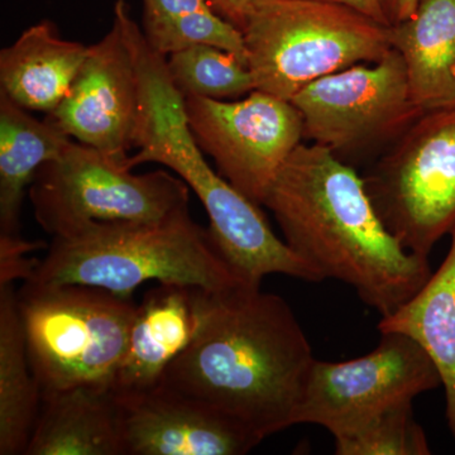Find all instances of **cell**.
<instances>
[{"label": "cell", "mask_w": 455, "mask_h": 455, "mask_svg": "<svg viewBox=\"0 0 455 455\" xmlns=\"http://www.w3.org/2000/svg\"><path fill=\"white\" fill-rule=\"evenodd\" d=\"M89 46L42 20L0 51V94L29 112L52 113L70 92Z\"/></svg>", "instance_id": "9a60e30c"}, {"label": "cell", "mask_w": 455, "mask_h": 455, "mask_svg": "<svg viewBox=\"0 0 455 455\" xmlns=\"http://www.w3.org/2000/svg\"><path fill=\"white\" fill-rule=\"evenodd\" d=\"M440 385L438 370L420 344L405 334L386 331L363 357L316 359L298 424L322 425L335 436Z\"/></svg>", "instance_id": "8fae6325"}, {"label": "cell", "mask_w": 455, "mask_h": 455, "mask_svg": "<svg viewBox=\"0 0 455 455\" xmlns=\"http://www.w3.org/2000/svg\"><path fill=\"white\" fill-rule=\"evenodd\" d=\"M142 32L164 57L194 44H212L247 64L243 35L212 7L209 0H142ZM248 65V64H247Z\"/></svg>", "instance_id": "44dd1931"}, {"label": "cell", "mask_w": 455, "mask_h": 455, "mask_svg": "<svg viewBox=\"0 0 455 455\" xmlns=\"http://www.w3.org/2000/svg\"><path fill=\"white\" fill-rule=\"evenodd\" d=\"M326 2L339 3V4L348 5L350 8L357 9L366 16L373 18L377 22L390 27L385 9H383L379 0H326Z\"/></svg>", "instance_id": "484cf974"}, {"label": "cell", "mask_w": 455, "mask_h": 455, "mask_svg": "<svg viewBox=\"0 0 455 455\" xmlns=\"http://www.w3.org/2000/svg\"><path fill=\"white\" fill-rule=\"evenodd\" d=\"M242 35L256 90L289 101L315 80L392 49L390 27L326 0H253Z\"/></svg>", "instance_id": "5b68a950"}, {"label": "cell", "mask_w": 455, "mask_h": 455, "mask_svg": "<svg viewBox=\"0 0 455 455\" xmlns=\"http://www.w3.org/2000/svg\"><path fill=\"white\" fill-rule=\"evenodd\" d=\"M130 13L125 0L114 3L112 28L89 46L70 92L46 116L66 136L125 164L140 110L139 74L127 27Z\"/></svg>", "instance_id": "7c38bea8"}, {"label": "cell", "mask_w": 455, "mask_h": 455, "mask_svg": "<svg viewBox=\"0 0 455 455\" xmlns=\"http://www.w3.org/2000/svg\"><path fill=\"white\" fill-rule=\"evenodd\" d=\"M188 127L218 172L253 203L269 188L304 139V122L291 101L254 90L241 100L184 98Z\"/></svg>", "instance_id": "30bf717a"}, {"label": "cell", "mask_w": 455, "mask_h": 455, "mask_svg": "<svg viewBox=\"0 0 455 455\" xmlns=\"http://www.w3.org/2000/svg\"><path fill=\"white\" fill-rule=\"evenodd\" d=\"M140 83V110L130 169L160 164L184 180L202 202L209 232L227 262L245 283L260 287L263 277L286 275L324 280L269 226L260 205L245 197L206 161L188 127L184 97L173 85L166 57L149 46L140 26L130 32Z\"/></svg>", "instance_id": "3957f363"}, {"label": "cell", "mask_w": 455, "mask_h": 455, "mask_svg": "<svg viewBox=\"0 0 455 455\" xmlns=\"http://www.w3.org/2000/svg\"><path fill=\"white\" fill-rule=\"evenodd\" d=\"M173 85L182 97L226 100L247 97L256 90L253 75L235 53L212 46L194 44L166 57Z\"/></svg>", "instance_id": "7402d4cb"}, {"label": "cell", "mask_w": 455, "mask_h": 455, "mask_svg": "<svg viewBox=\"0 0 455 455\" xmlns=\"http://www.w3.org/2000/svg\"><path fill=\"white\" fill-rule=\"evenodd\" d=\"M25 455H124L112 388L77 386L42 395Z\"/></svg>", "instance_id": "e0dca14e"}, {"label": "cell", "mask_w": 455, "mask_h": 455, "mask_svg": "<svg viewBox=\"0 0 455 455\" xmlns=\"http://www.w3.org/2000/svg\"><path fill=\"white\" fill-rule=\"evenodd\" d=\"M263 205L286 244L322 275L352 286L381 317L429 280V262L403 250L368 196L363 178L324 147L298 146Z\"/></svg>", "instance_id": "7a4b0ae2"}, {"label": "cell", "mask_w": 455, "mask_h": 455, "mask_svg": "<svg viewBox=\"0 0 455 455\" xmlns=\"http://www.w3.org/2000/svg\"><path fill=\"white\" fill-rule=\"evenodd\" d=\"M451 235V250L438 271L394 314L381 317L379 331L405 334L427 353L444 386L455 439V228Z\"/></svg>", "instance_id": "ac0fdd59"}, {"label": "cell", "mask_w": 455, "mask_h": 455, "mask_svg": "<svg viewBox=\"0 0 455 455\" xmlns=\"http://www.w3.org/2000/svg\"><path fill=\"white\" fill-rule=\"evenodd\" d=\"M379 2H381V4H382V0H379Z\"/></svg>", "instance_id": "4316f807"}, {"label": "cell", "mask_w": 455, "mask_h": 455, "mask_svg": "<svg viewBox=\"0 0 455 455\" xmlns=\"http://www.w3.org/2000/svg\"><path fill=\"white\" fill-rule=\"evenodd\" d=\"M209 3L224 20L235 26L239 31H243L253 0H209Z\"/></svg>", "instance_id": "d4e9b609"}, {"label": "cell", "mask_w": 455, "mask_h": 455, "mask_svg": "<svg viewBox=\"0 0 455 455\" xmlns=\"http://www.w3.org/2000/svg\"><path fill=\"white\" fill-rule=\"evenodd\" d=\"M412 401L397 403L335 435V454L429 455L427 435L414 418Z\"/></svg>", "instance_id": "603a6c76"}, {"label": "cell", "mask_w": 455, "mask_h": 455, "mask_svg": "<svg viewBox=\"0 0 455 455\" xmlns=\"http://www.w3.org/2000/svg\"><path fill=\"white\" fill-rule=\"evenodd\" d=\"M147 281L223 293L245 283L190 211L146 224H106L55 236L31 278L32 286L85 284L123 296Z\"/></svg>", "instance_id": "277c9868"}, {"label": "cell", "mask_w": 455, "mask_h": 455, "mask_svg": "<svg viewBox=\"0 0 455 455\" xmlns=\"http://www.w3.org/2000/svg\"><path fill=\"white\" fill-rule=\"evenodd\" d=\"M304 137L355 167L382 145L395 143L421 116L407 83L403 57L381 60L317 79L291 99Z\"/></svg>", "instance_id": "9c48e42d"}, {"label": "cell", "mask_w": 455, "mask_h": 455, "mask_svg": "<svg viewBox=\"0 0 455 455\" xmlns=\"http://www.w3.org/2000/svg\"><path fill=\"white\" fill-rule=\"evenodd\" d=\"M392 49L405 64L423 113L455 108V0H420L415 13L390 26Z\"/></svg>", "instance_id": "2e32d148"}, {"label": "cell", "mask_w": 455, "mask_h": 455, "mask_svg": "<svg viewBox=\"0 0 455 455\" xmlns=\"http://www.w3.org/2000/svg\"><path fill=\"white\" fill-rule=\"evenodd\" d=\"M114 397L124 455H243L263 440L235 419L164 385Z\"/></svg>", "instance_id": "4fadbf2b"}, {"label": "cell", "mask_w": 455, "mask_h": 455, "mask_svg": "<svg viewBox=\"0 0 455 455\" xmlns=\"http://www.w3.org/2000/svg\"><path fill=\"white\" fill-rule=\"evenodd\" d=\"M42 392L29 362L13 284L0 286V455L26 453Z\"/></svg>", "instance_id": "ffe728a7"}, {"label": "cell", "mask_w": 455, "mask_h": 455, "mask_svg": "<svg viewBox=\"0 0 455 455\" xmlns=\"http://www.w3.org/2000/svg\"><path fill=\"white\" fill-rule=\"evenodd\" d=\"M71 140L49 119L40 121L0 94V235H20L26 188Z\"/></svg>", "instance_id": "d6986e66"}, {"label": "cell", "mask_w": 455, "mask_h": 455, "mask_svg": "<svg viewBox=\"0 0 455 455\" xmlns=\"http://www.w3.org/2000/svg\"><path fill=\"white\" fill-rule=\"evenodd\" d=\"M41 247L44 244L27 241L20 235H0V286L31 278L41 260L29 254Z\"/></svg>", "instance_id": "cb8c5ba5"}, {"label": "cell", "mask_w": 455, "mask_h": 455, "mask_svg": "<svg viewBox=\"0 0 455 455\" xmlns=\"http://www.w3.org/2000/svg\"><path fill=\"white\" fill-rule=\"evenodd\" d=\"M362 178L388 232L427 259L455 228V108L423 114Z\"/></svg>", "instance_id": "ba28073f"}, {"label": "cell", "mask_w": 455, "mask_h": 455, "mask_svg": "<svg viewBox=\"0 0 455 455\" xmlns=\"http://www.w3.org/2000/svg\"><path fill=\"white\" fill-rule=\"evenodd\" d=\"M316 358L281 296L209 292L197 333L160 385L223 412L265 439L298 424Z\"/></svg>", "instance_id": "6da1fadb"}, {"label": "cell", "mask_w": 455, "mask_h": 455, "mask_svg": "<svg viewBox=\"0 0 455 455\" xmlns=\"http://www.w3.org/2000/svg\"><path fill=\"white\" fill-rule=\"evenodd\" d=\"M209 291L158 283L137 305L127 348L112 383L114 394L151 390L197 333Z\"/></svg>", "instance_id": "5bb4252c"}, {"label": "cell", "mask_w": 455, "mask_h": 455, "mask_svg": "<svg viewBox=\"0 0 455 455\" xmlns=\"http://www.w3.org/2000/svg\"><path fill=\"white\" fill-rule=\"evenodd\" d=\"M28 196L35 220L55 238L95 226L166 220L188 211L190 188L164 170L136 175L124 163L73 140L38 169Z\"/></svg>", "instance_id": "52a82bcc"}, {"label": "cell", "mask_w": 455, "mask_h": 455, "mask_svg": "<svg viewBox=\"0 0 455 455\" xmlns=\"http://www.w3.org/2000/svg\"><path fill=\"white\" fill-rule=\"evenodd\" d=\"M18 304L42 395L77 386L112 388L136 314L132 296L85 284L23 283Z\"/></svg>", "instance_id": "8992f818"}]
</instances>
